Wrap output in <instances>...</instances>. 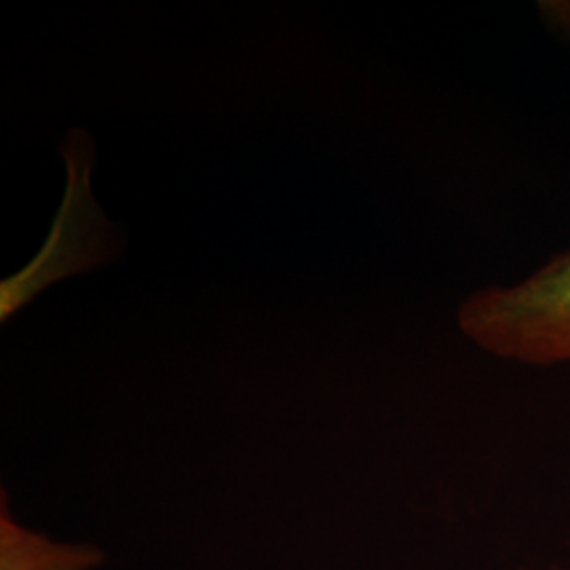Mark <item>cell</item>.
Returning a JSON list of instances; mask_svg holds the SVG:
<instances>
[{"mask_svg":"<svg viewBox=\"0 0 570 570\" xmlns=\"http://www.w3.org/2000/svg\"><path fill=\"white\" fill-rule=\"evenodd\" d=\"M459 326L494 357L534 367L570 364V245L515 284L468 296Z\"/></svg>","mask_w":570,"mask_h":570,"instance_id":"1","label":"cell"},{"mask_svg":"<svg viewBox=\"0 0 570 570\" xmlns=\"http://www.w3.org/2000/svg\"><path fill=\"white\" fill-rule=\"evenodd\" d=\"M61 157L68 169V184L60 212L39 256L0 285L2 322L30 303L47 285L112 263L122 254V230L104 218L102 209L91 195L89 174L96 164L94 140L82 129L68 131L61 144Z\"/></svg>","mask_w":570,"mask_h":570,"instance_id":"2","label":"cell"},{"mask_svg":"<svg viewBox=\"0 0 570 570\" xmlns=\"http://www.w3.org/2000/svg\"><path fill=\"white\" fill-rule=\"evenodd\" d=\"M104 551L91 543H60L47 534L21 527L0 503V570H96Z\"/></svg>","mask_w":570,"mask_h":570,"instance_id":"3","label":"cell"}]
</instances>
